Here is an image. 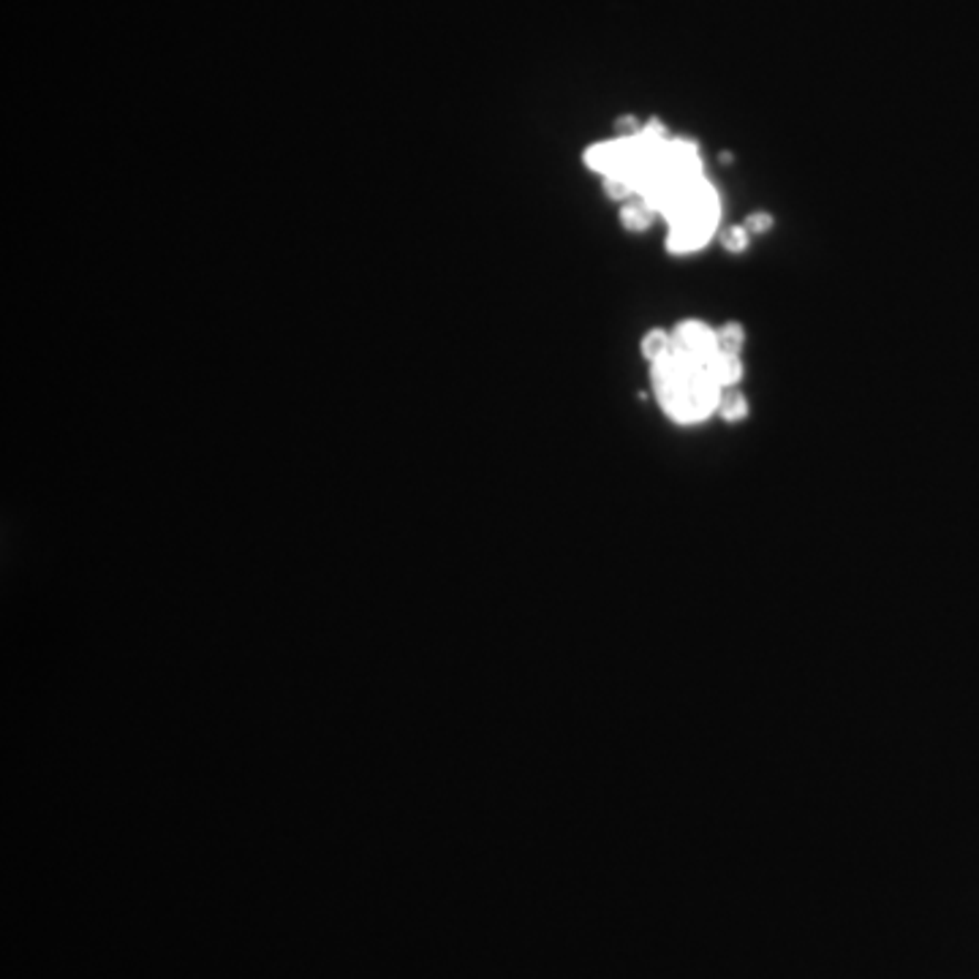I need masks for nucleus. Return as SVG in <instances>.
Listing matches in <instances>:
<instances>
[{"instance_id":"obj_1","label":"nucleus","mask_w":979,"mask_h":979,"mask_svg":"<svg viewBox=\"0 0 979 979\" xmlns=\"http://www.w3.org/2000/svg\"><path fill=\"white\" fill-rule=\"evenodd\" d=\"M653 386L669 420L680 425L707 420L713 411H718L724 395L721 386L707 371L705 360L675 352H667L662 360L653 362Z\"/></svg>"},{"instance_id":"obj_2","label":"nucleus","mask_w":979,"mask_h":979,"mask_svg":"<svg viewBox=\"0 0 979 979\" xmlns=\"http://www.w3.org/2000/svg\"><path fill=\"white\" fill-rule=\"evenodd\" d=\"M718 213H705V210H697V213H683L678 218L669 221V238H667V248L673 253H692L699 251L707 240H710L713 229H716Z\"/></svg>"},{"instance_id":"obj_3","label":"nucleus","mask_w":979,"mask_h":979,"mask_svg":"<svg viewBox=\"0 0 979 979\" xmlns=\"http://www.w3.org/2000/svg\"><path fill=\"white\" fill-rule=\"evenodd\" d=\"M669 352L710 362V356L718 354V332L710 330L705 322L688 319V322L675 326V332L669 335Z\"/></svg>"},{"instance_id":"obj_4","label":"nucleus","mask_w":979,"mask_h":979,"mask_svg":"<svg viewBox=\"0 0 979 979\" xmlns=\"http://www.w3.org/2000/svg\"><path fill=\"white\" fill-rule=\"evenodd\" d=\"M707 371H710L713 381H716L721 390H729V386H735L743 376V362L737 354L718 352L710 356V362H707Z\"/></svg>"},{"instance_id":"obj_5","label":"nucleus","mask_w":979,"mask_h":979,"mask_svg":"<svg viewBox=\"0 0 979 979\" xmlns=\"http://www.w3.org/2000/svg\"><path fill=\"white\" fill-rule=\"evenodd\" d=\"M656 215L658 213L650 208V204H645L643 199H637V202L624 204V210H620V223H624L628 232H645Z\"/></svg>"},{"instance_id":"obj_6","label":"nucleus","mask_w":979,"mask_h":979,"mask_svg":"<svg viewBox=\"0 0 979 979\" xmlns=\"http://www.w3.org/2000/svg\"><path fill=\"white\" fill-rule=\"evenodd\" d=\"M718 414H721L727 422L743 420V416L748 414V403H746V397H743V392L735 390V386L724 390L721 403H718Z\"/></svg>"},{"instance_id":"obj_7","label":"nucleus","mask_w":979,"mask_h":979,"mask_svg":"<svg viewBox=\"0 0 979 979\" xmlns=\"http://www.w3.org/2000/svg\"><path fill=\"white\" fill-rule=\"evenodd\" d=\"M743 343H746V332L737 322L724 324L718 330V352H727V354H740Z\"/></svg>"},{"instance_id":"obj_8","label":"nucleus","mask_w":979,"mask_h":979,"mask_svg":"<svg viewBox=\"0 0 979 979\" xmlns=\"http://www.w3.org/2000/svg\"><path fill=\"white\" fill-rule=\"evenodd\" d=\"M669 352V335L664 330H650L648 335L643 337V356L645 360L656 362L662 360L664 354Z\"/></svg>"},{"instance_id":"obj_9","label":"nucleus","mask_w":979,"mask_h":979,"mask_svg":"<svg viewBox=\"0 0 979 979\" xmlns=\"http://www.w3.org/2000/svg\"><path fill=\"white\" fill-rule=\"evenodd\" d=\"M721 245L733 253H743L748 248V229L746 226H729L724 229Z\"/></svg>"},{"instance_id":"obj_10","label":"nucleus","mask_w":979,"mask_h":979,"mask_svg":"<svg viewBox=\"0 0 979 979\" xmlns=\"http://www.w3.org/2000/svg\"><path fill=\"white\" fill-rule=\"evenodd\" d=\"M604 191H607L609 199H620V202L637 196V193H634V189L626 183L624 178H604Z\"/></svg>"},{"instance_id":"obj_11","label":"nucleus","mask_w":979,"mask_h":979,"mask_svg":"<svg viewBox=\"0 0 979 979\" xmlns=\"http://www.w3.org/2000/svg\"><path fill=\"white\" fill-rule=\"evenodd\" d=\"M746 229H748V234H765V232H770V229H773V218L767 215V213H754V215H748Z\"/></svg>"}]
</instances>
